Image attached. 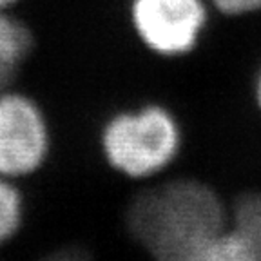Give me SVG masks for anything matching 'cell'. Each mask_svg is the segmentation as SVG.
Instances as JSON below:
<instances>
[{"instance_id": "cell-1", "label": "cell", "mask_w": 261, "mask_h": 261, "mask_svg": "<svg viewBox=\"0 0 261 261\" xmlns=\"http://www.w3.org/2000/svg\"><path fill=\"white\" fill-rule=\"evenodd\" d=\"M228 227V207L211 185L176 178L136 194L127 208L130 238L160 261H198Z\"/></svg>"}, {"instance_id": "cell-2", "label": "cell", "mask_w": 261, "mask_h": 261, "mask_svg": "<svg viewBox=\"0 0 261 261\" xmlns=\"http://www.w3.org/2000/svg\"><path fill=\"white\" fill-rule=\"evenodd\" d=\"M102 154L109 167L130 179H145L171 165L181 149V127L160 103L120 111L103 123Z\"/></svg>"}, {"instance_id": "cell-3", "label": "cell", "mask_w": 261, "mask_h": 261, "mask_svg": "<svg viewBox=\"0 0 261 261\" xmlns=\"http://www.w3.org/2000/svg\"><path fill=\"white\" fill-rule=\"evenodd\" d=\"M51 151V129L44 109L11 86L0 89V176L24 179L37 174Z\"/></svg>"}, {"instance_id": "cell-4", "label": "cell", "mask_w": 261, "mask_h": 261, "mask_svg": "<svg viewBox=\"0 0 261 261\" xmlns=\"http://www.w3.org/2000/svg\"><path fill=\"white\" fill-rule=\"evenodd\" d=\"M130 25L151 53L179 58L192 53L208 22L207 0H130Z\"/></svg>"}, {"instance_id": "cell-5", "label": "cell", "mask_w": 261, "mask_h": 261, "mask_svg": "<svg viewBox=\"0 0 261 261\" xmlns=\"http://www.w3.org/2000/svg\"><path fill=\"white\" fill-rule=\"evenodd\" d=\"M33 33L20 18L0 11V89L11 86L33 49Z\"/></svg>"}, {"instance_id": "cell-6", "label": "cell", "mask_w": 261, "mask_h": 261, "mask_svg": "<svg viewBox=\"0 0 261 261\" xmlns=\"http://www.w3.org/2000/svg\"><path fill=\"white\" fill-rule=\"evenodd\" d=\"M228 227L240 236L252 261H261V191L243 192L228 208Z\"/></svg>"}, {"instance_id": "cell-7", "label": "cell", "mask_w": 261, "mask_h": 261, "mask_svg": "<svg viewBox=\"0 0 261 261\" xmlns=\"http://www.w3.org/2000/svg\"><path fill=\"white\" fill-rule=\"evenodd\" d=\"M25 203L15 179L0 176V249L20 232Z\"/></svg>"}, {"instance_id": "cell-8", "label": "cell", "mask_w": 261, "mask_h": 261, "mask_svg": "<svg viewBox=\"0 0 261 261\" xmlns=\"http://www.w3.org/2000/svg\"><path fill=\"white\" fill-rule=\"evenodd\" d=\"M207 4L228 16H241L261 11V0H207Z\"/></svg>"}, {"instance_id": "cell-9", "label": "cell", "mask_w": 261, "mask_h": 261, "mask_svg": "<svg viewBox=\"0 0 261 261\" xmlns=\"http://www.w3.org/2000/svg\"><path fill=\"white\" fill-rule=\"evenodd\" d=\"M254 100H256V106L261 111V67L256 74V80H254Z\"/></svg>"}, {"instance_id": "cell-10", "label": "cell", "mask_w": 261, "mask_h": 261, "mask_svg": "<svg viewBox=\"0 0 261 261\" xmlns=\"http://www.w3.org/2000/svg\"><path fill=\"white\" fill-rule=\"evenodd\" d=\"M22 0H0V11H8L11 13V9L15 8V6L20 4Z\"/></svg>"}]
</instances>
